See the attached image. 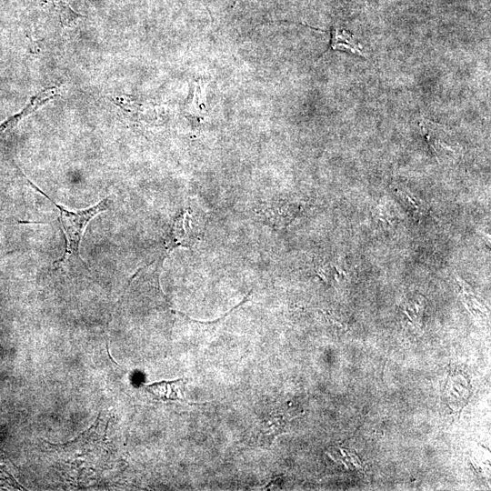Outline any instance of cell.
Wrapping results in <instances>:
<instances>
[{
    "mask_svg": "<svg viewBox=\"0 0 491 491\" xmlns=\"http://www.w3.org/2000/svg\"><path fill=\"white\" fill-rule=\"evenodd\" d=\"M27 183L39 194L46 197L58 209V219L63 229L65 239V249L64 255L54 262V266L62 267L65 266H84L86 268L80 256V243L88 223L98 214L107 210L112 203L111 197L107 196L99 203L85 209L71 211L65 206L58 205L50 196L44 193L35 184L30 182L25 176Z\"/></svg>",
    "mask_w": 491,
    "mask_h": 491,
    "instance_id": "cell-1",
    "label": "cell"
},
{
    "mask_svg": "<svg viewBox=\"0 0 491 491\" xmlns=\"http://www.w3.org/2000/svg\"><path fill=\"white\" fill-rule=\"evenodd\" d=\"M58 95L55 86L46 88L32 97L21 111L0 124V156L7 154L11 136L21 120Z\"/></svg>",
    "mask_w": 491,
    "mask_h": 491,
    "instance_id": "cell-2",
    "label": "cell"
},
{
    "mask_svg": "<svg viewBox=\"0 0 491 491\" xmlns=\"http://www.w3.org/2000/svg\"><path fill=\"white\" fill-rule=\"evenodd\" d=\"M419 124L427 145L437 160L442 155H452L457 153V146L446 140L447 131L445 126L424 117L420 119Z\"/></svg>",
    "mask_w": 491,
    "mask_h": 491,
    "instance_id": "cell-3",
    "label": "cell"
},
{
    "mask_svg": "<svg viewBox=\"0 0 491 491\" xmlns=\"http://www.w3.org/2000/svg\"><path fill=\"white\" fill-rule=\"evenodd\" d=\"M184 378L161 381L146 386V389L158 400L187 402L184 396Z\"/></svg>",
    "mask_w": 491,
    "mask_h": 491,
    "instance_id": "cell-4",
    "label": "cell"
},
{
    "mask_svg": "<svg viewBox=\"0 0 491 491\" xmlns=\"http://www.w3.org/2000/svg\"><path fill=\"white\" fill-rule=\"evenodd\" d=\"M330 50L349 52L365 57L363 45L356 35L340 26H334L331 31Z\"/></svg>",
    "mask_w": 491,
    "mask_h": 491,
    "instance_id": "cell-5",
    "label": "cell"
},
{
    "mask_svg": "<svg viewBox=\"0 0 491 491\" xmlns=\"http://www.w3.org/2000/svg\"><path fill=\"white\" fill-rule=\"evenodd\" d=\"M405 206L416 217H423L428 213V205L425 201L408 190L395 188Z\"/></svg>",
    "mask_w": 491,
    "mask_h": 491,
    "instance_id": "cell-6",
    "label": "cell"
},
{
    "mask_svg": "<svg viewBox=\"0 0 491 491\" xmlns=\"http://www.w3.org/2000/svg\"><path fill=\"white\" fill-rule=\"evenodd\" d=\"M425 298L421 296H418L415 299L406 302L404 305L403 311L411 323H413L416 326H421V320L425 311Z\"/></svg>",
    "mask_w": 491,
    "mask_h": 491,
    "instance_id": "cell-7",
    "label": "cell"
},
{
    "mask_svg": "<svg viewBox=\"0 0 491 491\" xmlns=\"http://www.w3.org/2000/svg\"><path fill=\"white\" fill-rule=\"evenodd\" d=\"M374 217L384 227H393L397 222V215L388 202H381L376 206Z\"/></svg>",
    "mask_w": 491,
    "mask_h": 491,
    "instance_id": "cell-8",
    "label": "cell"
},
{
    "mask_svg": "<svg viewBox=\"0 0 491 491\" xmlns=\"http://www.w3.org/2000/svg\"><path fill=\"white\" fill-rule=\"evenodd\" d=\"M106 352H107V354H108V356H109L110 360H111L114 364L118 365V364L114 360V358L111 356V355H110L108 343H106Z\"/></svg>",
    "mask_w": 491,
    "mask_h": 491,
    "instance_id": "cell-9",
    "label": "cell"
}]
</instances>
